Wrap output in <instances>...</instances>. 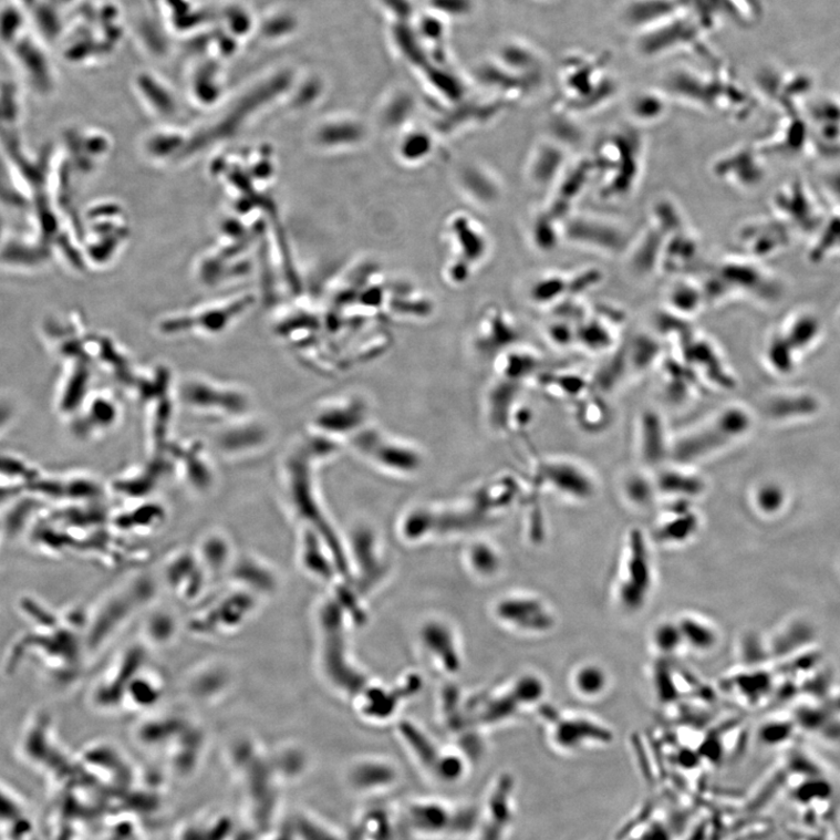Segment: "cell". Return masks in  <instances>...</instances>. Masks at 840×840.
I'll use <instances>...</instances> for the list:
<instances>
[{"label":"cell","mask_w":840,"mask_h":840,"mask_svg":"<svg viewBox=\"0 0 840 840\" xmlns=\"http://www.w3.org/2000/svg\"><path fill=\"white\" fill-rule=\"evenodd\" d=\"M750 424V417L744 408L727 407L713 421L681 438L672 448L673 456L680 464L684 465L705 459L743 437Z\"/></svg>","instance_id":"6da1fadb"},{"label":"cell","mask_w":840,"mask_h":840,"mask_svg":"<svg viewBox=\"0 0 840 840\" xmlns=\"http://www.w3.org/2000/svg\"><path fill=\"white\" fill-rule=\"evenodd\" d=\"M357 454L382 470L397 476H413L423 465L421 450L377 428L363 426L351 437Z\"/></svg>","instance_id":"7a4b0ae2"},{"label":"cell","mask_w":840,"mask_h":840,"mask_svg":"<svg viewBox=\"0 0 840 840\" xmlns=\"http://www.w3.org/2000/svg\"><path fill=\"white\" fill-rule=\"evenodd\" d=\"M367 406L357 397H343L321 408L315 417V426L322 434L332 436L351 435L364 426Z\"/></svg>","instance_id":"3957f363"},{"label":"cell","mask_w":840,"mask_h":840,"mask_svg":"<svg viewBox=\"0 0 840 840\" xmlns=\"http://www.w3.org/2000/svg\"><path fill=\"white\" fill-rule=\"evenodd\" d=\"M543 479L554 490L574 500H588L595 492V484L588 470L566 460L548 462L542 466Z\"/></svg>","instance_id":"277c9868"},{"label":"cell","mask_w":840,"mask_h":840,"mask_svg":"<svg viewBox=\"0 0 840 840\" xmlns=\"http://www.w3.org/2000/svg\"><path fill=\"white\" fill-rule=\"evenodd\" d=\"M406 816L407 825L423 836L440 837L464 830L465 822H458L463 818H458L457 811L440 803H416L408 808Z\"/></svg>","instance_id":"5b68a950"},{"label":"cell","mask_w":840,"mask_h":840,"mask_svg":"<svg viewBox=\"0 0 840 840\" xmlns=\"http://www.w3.org/2000/svg\"><path fill=\"white\" fill-rule=\"evenodd\" d=\"M631 557L629 563V581H624L621 588L623 605L635 610L642 605L645 593L651 583V571L647 549L643 542L641 531L633 530L631 535Z\"/></svg>","instance_id":"8992f818"},{"label":"cell","mask_w":840,"mask_h":840,"mask_svg":"<svg viewBox=\"0 0 840 840\" xmlns=\"http://www.w3.org/2000/svg\"><path fill=\"white\" fill-rule=\"evenodd\" d=\"M640 446L643 460L649 465H660L667 454L663 422L652 411L645 412L641 417Z\"/></svg>","instance_id":"52a82bcc"},{"label":"cell","mask_w":840,"mask_h":840,"mask_svg":"<svg viewBox=\"0 0 840 840\" xmlns=\"http://www.w3.org/2000/svg\"><path fill=\"white\" fill-rule=\"evenodd\" d=\"M510 799L511 795L507 786L500 791L492 792L478 840H501L506 836L512 821Z\"/></svg>","instance_id":"ba28073f"},{"label":"cell","mask_w":840,"mask_h":840,"mask_svg":"<svg viewBox=\"0 0 840 840\" xmlns=\"http://www.w3.org/2000/svg\"><path fill=\"white\" fill-rule=\"evenodd\" d=\"M610 732L587 720H569L560 724L556 732L559 748L574 750L589 742L609 743Z\"/></svg>","instance_id":"9c48e42d"},{"label":"cell","mask_w":840,"mask_h":840,"mask_svg":"<svg viewBox=\"0 0 840 840\" xmlns=\"http://www.w3.org/2000/svg\"><path fill=\"white\" fill-rule=\"evenodd\" d=\"M655 484L657 490L682 499L699 497L705 490V484L698 476L677 468L662 470Z\"/></svg>","instance_id":"30bf717a"},{"label":"cell","mask_w":840,"mask_h":840,"mask_svg":"<svg viewBox=\"0 0 840 840\" xmlns=\"http://www.w3.org/2000/svg\"><path fill=\"white\" fill-rule=\"evenodd\" d=\"M817 411V401L808 395L781 397L768 405V414L774 418L808 416Z\"/></svg>","instance_id":"8fae6325"},{"label":"cell","mask_w":840,"mask_h":840,"mask_svg":"<svg viewBox=\"0 0 840 840\" xmlns=\"http://www.w3.org/2000/svg\"><path fill=\"white\" fill-rule=\"evenodd\" d=\"M674 519L667 521L660 529V537L663 541L681 542L692 537L698 528L697 516L693 511L682 509L674 511Z\"/></svg>","instance_id":"7c38bea8"},{"label":"cell","mask_w":840,"mask_h":840,"mask_svg":"<svg viewBox=\"0 0 840 840\" xmlns=\"http://www.w3.org/2000/svg\"><path fill=\"white\" fill-rule=\"evenodd\" d=\"M683 642L691 643L698 651H707L714 647L717 636L707 624L695 619H684L678 623Z\"/></svg>","instance_id":"4fadbf2b"},{"label":"cell","mask_w":840,"mask_h":840,"mask_svg":"<svg viewBox=\"0 0 840 840\" xmlns=\"http://www.w3.org/2000/svg\"><path fill=\"white\" fill-rule=\"evenodd\" d=\"M656 490L655 481L645 478L640 473L631 474L623 483V492L634 506H650Z\"/></svg>","instance_id":"5bb4252c"},{"label":"cell","mask_w":840,"mask_h":840,"mask_svg":"<svg viewBox=\"0 0 840 840\" xmlns=\"http://www.w3.org/2000/svg\"><path fill=\"white\" fill-rule=\"evenodd\" d=\"M574 684L580 694L593 697L604 692L608 685V677L599 666L585 665L580 667L575 674Z\"/></svg>","instance_id":"9a60e30c"},{"label":"cell","mask_w":840,"mask_h":840,"mask_svg":"<svg viewBox=\"0 0 840 840\" xmlns=\"http://www.w3.org/2000/svg\"><path fill=\"white\" fill-rule=\"evenodd\" d=\"M818 331H820L818 321L813 317L806 315L797 320L788 334L784 336L794 351H799L808 346L817 336Z\"/></svg>","instance_id":"2e32d148"},{"label":"cell","mask_w":840,"mask_h":840,"mask_svg":"<svg viewBox=\"0 0 840 840\" xmlns=\"http://www.w3.org/2000/svg\"><path fill=\"white\" fill-rule=\"evenodd\" d=\"M702 300L701 291L687 284L678 286L674 290L672 289L670 295L671 307L684 314L697 312Z\"/></svg>","instance_id":"e0dca14e"},{"label":"cell","mask_w":840,"mask_h":840,"mask_svg":"<svg viewBox=\"0 0 840 840\" xmlns=\"http://www.w3.org/2000/svg\"><path fill=\"white\" fill-rule=\"evenodd\" d=\"M794 352L786 338L779 335L769 343L768 359L775 370L788 373L794 367Z\"/></svg>","instance_id":"ac0fdd59"},{"label":"cell","mask_w":840,"mask_h":840,"mask_svg":"<svg viewBox=\"0 0 840 840\" xmlns=\"http://www.w3.org/2000/svg\"><path fill=\"white\" fill-rule=\"evenodd\" d=\"M654 641L657 649L663 653L675 652L683 643V637L678 623H663L655 631Z\"/></svg>","instance_id":"d6986e66"},{"label":"cell","mask_w":840,"mask_h":840,"mask_svg":"<svg viewBox=\"0 0 840 840\" xmlns=\"http://www.w3.org/2000/svg\"><path fill=\"white\" fill-rule=\"evenodd\" d=\"M756 501L763 511L770 514L782 507L785 495L780 487L766 485L758 490Z\"/></svg>","instance_id":"ffe728a7"},{"label":"cell","mask_w":840,"mask_h":840,"mask_svg":"<svg viewBox=\"0 0 840 840\" xmlns=\"http://www.w3.org/2000/svg\"><path fill=\"white\" fill-rule=\"evenodd\" d=\"M548 334L552 342L558 344L559 348L568 346V344L574 339L570 328L560 324L550 326Z\"/></svg>","instance_id":"44dd1931"},{"label":"cell","mask_w":840,"mask_h":840,"mask_svg":"<svg viewBox=\"0 0 840 840\" xmlns=\"http://www.w3.org/2000/svg\"><path fill=\"white\" fill-rule=\"evenodd\" d=\"M437 8L449 13L462 14L469 10L468 0H435Z\"/></svg>","instance_id":"7402d4cb"}]
</instances>
